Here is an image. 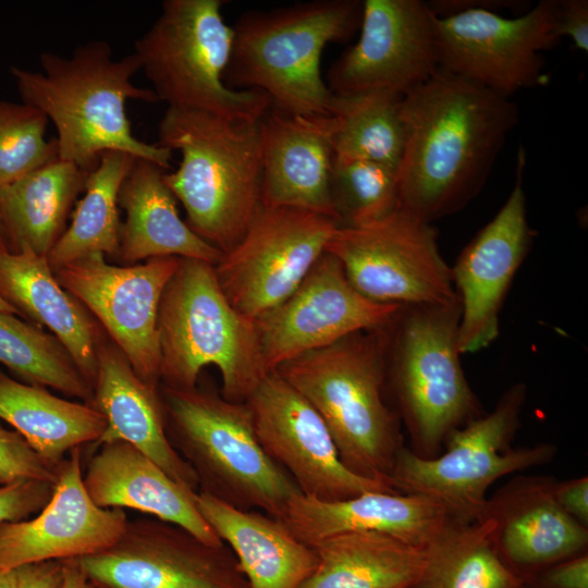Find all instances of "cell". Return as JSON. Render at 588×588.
<instances>
[{
  "label": "cell",
  "mask_w": 588,
  "mask_h": 588,
  "mask_svg": "<svg viewBox=\"0 0 588 588\" xmlns=\"http://www.w3.org/2000/svg\"><path fill=\"white\" fill-rule=\"evenodd\" d=\"M399 209L432 224L480 191L518 121L510 98L439 68L403 95Z\"/></svg>",
  "instance_id": "6da1fadb"
},
{
  "label": "cell",
  "mask_w": 588,
  "mask_h": 588,
  "mask_svg": "<svg viewBox=\"0 0 588 588\" xmlns=\"http://www.w3.org/2000/svg\"><path fill=\"white\" fill-rule=\"evenodd\" d=\"M41 71L11 66L22 101L42 111L57 130L58 158L91 172L100 156L119 150L169 169L172 151L135 137L127 99L157 102L152 89L133 85L140 70L134 53L113 59L105 40H90L69 57L39 56Z\"/></svg>",
  "instance_id": "7a4b0ae2"
},
{
  "label": "cell",
  "mask_w": 588,
  "mask_h": 588,
  "mask_svg": "<svg viewBox=\"0 0 588 588\" xmlns=\"http://www.w3.org/2000/svg\"><path fill=\"white\" fill-rule=\"evenodd\" d=\"M159 146L181 152L164 182L186 212V224L222 254L234 248L261 208L260 121L230 120L168 107Z\"/></svg>",
  "instance_id": "3957f363"
},
{
  "label": "cell",
  "mask_w": 588,
  "mask_h": 588,
  "mask_svg": "<svg viewBox=\"0 0 588 588\" xmlns=\"http://www.w3.org/2000/svg\"><path fill=\"white\" fill-rule=\"evenodd\" d=\"M362 12L359 0H313L242 13L224 84L258 90L290 117L324 115L333 94L321 76L322 52L355 35Z\"/></svg>",
  "instance_id": "277c9868"
},
{
  "label": "cell",
  "mask_w": 588,
  "mask_h": 588,
  "mask_svg": "<svg viewBox=\"0 0 588 588\" xmlns=\"http://www.w3.org/2000/svg\"><path fill=\"white\" fill-rule=\"evenodd\" d=\"M274 371L320 415L352 473L391 486L403 445L400 418L385 399L384 328L351 334Z\"/></svg>",
  "instance_id": "5b68a950"
},
{
  "label": "cell",
  "mask_w": 588,
  "mask_h": 588,
  "mask_svg": "<svg viewBox=\"0 0 588 588\" xmlns=\"http://www.w3.org/2000/svg\"><path fill=\"white\" fill-rule=\"evenodd\" d=\"M461 303L402 305L384 327L385 388L415 454L432 458L454 429L483 409L457 346Z\"/></svg>",
  "instance_id": "8992f818"
},
{
  "label": "cell",
  "mask_w": 588,
  "mask_h": 588,
  "mask_svg": "<svg viewBox=\"0 0 588 588\" xmlns=\"http://www.w3.org/2000/svg\"><path fill=\"white\" fill-rule=\"evenodd\" d=\"M158 333L160 385L193 389L212 365L221 395L243 403L269 373L255 321L231 305L209 262L180 258L160 299Z\"/></svg>",
  "instance_id": "52a82bcc"
},
{
  "label": "cell",
  "mask_w": 588,
  "mask_h": 588,
  "mask_svg": "<svg viewBox=\"0 0 588 588\" xmlns=\"http://www.w3.org/2000/svg\"><path fill=\"white\" fill-rule=\"evenodd\" d=\"M159 392L167 436L195 473L198 491L281 520L301 491L261 446L247 404L198 384L188 390L159 385Z\"/></svg>",
  "instance_id": "ba28073f"
},
{
  "label": "cell",
  "mask_w": 588,
  "mask_h": 588,
  "mask_svg": "<svg viewBox=\"0 0 588 588\" xmlns=\"http://www.w3.org/2000/svg\"><path fill=\"white\" fill-rule=\"evenodd\" d=\"M224 0H166L155 23L134 42L140 70L158 101L230 120L260 121L271 108L258 90L223 81L234 32L222 17Z\"/></svg>",
  "instance_id": "9c48e42d"
},
{
  "label": "cell",
  "mask_w": 588,
  "mask_h": 588,
  "mask_svg": "<svg viewBox=\"0 0 588 588\" xmlns=\"http://www.w3.org/2000/svg\"><path fill=\"white\" fill-rule=\"evenodd\" d=\"M524 383L513 384L494 408L454 429L445 452L424 458L402 448L389 482L401 493L421 494L439 502L458 523L483 517L489 487L502 476L550 462L556 448L549 443L513 448L526 400Z\"/></svg>",
  "instance_id": "30bf717a"
},
{
  "label": "cell",
  "mask_w": 588,
  "mask_h": 588,
  "mask_svg": "<svg viewBox=\"0 0 588 588\" xmlns=\"http://www.w3.org/2000/svg\"><path fill=\"white\" fill-rule=\"evenodd\" d=\"M326 252L340 261L351 284L372 301L439 304L457 297L436 229L400 209L368 225L339 226Z\"/></svg>",
  "instance_id": "8fae6325"
},
{
  "label": "cell",
  "mask_w": 588,
  "mask_h": 588,
  "mask_svg": "<svg viewBox=\"0 0 588 588\" xmlns=\"http://www.w3.org/2000/svg\"><path fill=\"white\" fill-rule=\"evenodd\" d=\"M338 228L320 213L261 206L240 243L215 265L225 297L255 321L298 287Z\"/></svg>",
  "instance_id": "7c38bea8"
},
{
  "label": "cell",
  "mask_w": 588,
  "mask_h": 588,
  "mask_svg": "<svg viewBox=\"0 0 588 588\" xmlns=\"http://www.w3.org/2000/svg\"><path fill=\"white\" fill-rule=\"evenodd\" d=\"M555 0H541L516 17L467 8L436 17L439 68L503 97L544 83L541 52L559 40Z\"/></svg>",
  "instance_id": "4fadbf2b"
},
{
  "label": "cell",
  "mask_w": 588,
  "mask_h": 588,
  "mask_svg": "<svg viewBox=\"0 0 588 588\" xmlns=\"http://www.w3.org/2000/svg\"><path fill=\"white\" fill-rule=\"evenodd\" d=\"M179 257L114 266L91 254L57 270L61 286L78 299L125 355L136 375L159 385L158 310Z\"/></svg>",
  "instance_id": "5bb4252c"
},
{
  "label": "cell",
  "mask_w": 588,
  "mask_h": 588,
  "mask_svg": "<svg viewBox=\"0 0 588 588\" xmlns=\"http://www.w3.org/2000/svg\"><path fill=\"white\" fill-rule=\"evenodd\" d=\"M76 561L98 588H249L224 543L155 517L128 519L114 543Z\"/></svg>",
  "instance_id": "9a60e30c"
},
{
  "label": "cell",
  "mask_w": 588,
  "mask_h": 588,
  "mask_svg": "<svg viewBox=\"0 0 588 588\" xmlns=\"http://www.w3.org/2000/svg\"><path fill=\"white\" fill-rule=\"evenodd\" d=\"M266 453L302 494L339 501L364 492H397L385 482L352 473L316 409L277 371L269 372L245 401Z\"/></svg>",
  "instance_id": "2e32d148"
},
{
  "label": "cell",
  "mask_w": 588,
  "mask_h": 588,
  "mask_svg": "<svg viewBox=\"0 0 588 588\" xmlns=\"http://www.w3.org/2000/svg\"><path fill=\"white\" fill-rule=\"evenodd\" d=\"M436 17L420 0L363 1L357 42L327 72L331 93L405 95L426 82L439 69Z\"/></svg>",
  "instance_id": "e0dca14e"
},
{
  "label": "cell",
  "mask_w": 588,
  "mask_h": 588,
  "mask_svg": "<svg viewBox=\"0 0 588 588\" xmlns=\"http://www.w3.org/2000/svg\"><path fill=\"white\" fill-rule=\"evenodd\" d=\"M401 306L360 294L324 252L284 302L255 320L267 370L351 334L382 329Z\"/></svg>",
  "instance_id": "ac0fdd59"
},
{
  "label": "cell",
  "mask_w": 588,
  "mask_h": 588,
  "mask_svg": "<svg viewBox=\"0 0 588 588\" xmlns=\"http://www.w3.org/2000/svg\"><path fill=\"white\" fill-rule=\"evenodd\" d=\"M516 161L515 183L505 203L451 267L461 303L457 335L461 355L483 350L499 336V318L506 294L532 243L524 192L526 151L523 147Z\"/></svg>",
  "instance_id": "d6986e66"
},
{
  "label": "cell",
  "mask_w": 588,
  "mask_h": 588,
  "mask_svg": "<svg viewBox=\"0 0 588 588\" xmlns=\"http://www.w3.org/2000/svg\"><path fill=\"white\" fill-rule=\"evenodd\" d=\"M128 522L123 509L95 504L83 483L82 446L58 466L48 503L30 518L0 524V569L81 559L117 541Z\"/></svg>",
  "instance_id": "ffe728a7"
},
{
  "label": "cell",
  "mask_w": 588,
  "mask_h": 588,
  "mask_svg": "<svg viewBox=\"0 0 588 588\" xmlns=\"http://www.w3.org/2000/svg\"><path fill=\"white\" fill-rule=\"evenodd\" d=\"M552 486L542 478L514 480L488 500L482 517L493 522L502 558L530 586L540 571L578 555L588 543L587 527L558 504Z\"/></svg>",
  "instance_id": "44dd1931"
},
{
  "label": "cell",
  "mask_w": 588,
  "mask_h": 588,
  "mask_svg": "<svg viewBox=\"0 0 588 588\" xmlns=\"http://www.w3.org/2000/svg\"><path fill=\"white\" fill-rule=\"evenodd\" d=\"M302 542L344 532H383L419 547L436 542L455 523L436 500L421 494L369 491L339 501L295 494L281 519Z\"/></svg>",
  "instance_id": "7402d4cb"
},
{
  "label": "cell",
  "mask_w": 588,
  "mask_h": 588,
  "mask_svg": "<svg viewBox=\"0 0 588 588\" xmlns=\"http://www.w3.org/2000/svg\"><path fill=\"white\" fill-rule=\"evenodd\" d=\"M159 385L140 379L125 355L105 333L97 348L90 404L105 416L107 427L96 445L125 441L147 455L173 480L198 491L195 473L167 436Z\"/></svg>",
  "instance_id": "603a6c76"
},
{
  "label": "cell",
  "mask_w": 588,
  "mask_h": 588,
  "mask_svg": "<svg viewBox=\"0 0 588 588\" xmlns=\"http://www.w3.org/2000/svg\"><path fill=\"white\" fill-rule=\"evenodd\" d=\"M97 448L83 470L84 487L95 504L136 510L177 525L209 544H223L197 509V491L173 480L125 441L106 442Z\"/></svg>",
  "instance_id": "cb8c5ba5"
},
{
  "label": "cell",
  "mask_w": 588,
  "mask_h": 588,
  "mask_svg": "<svg viewBox=\"0 0 588 588\" xmlns=\"http://www.w3.org/2000/svg\"><path fill=\"white\" fill-rule=\"evenodd\" d=\"M0 298L16 315L49 330L68 350L93 389L103 330L85 306L58 282L47 257L0 247Z\"/></svg>",
  "instance_id": "d4e9b609"
},
{
  "label": "cell",
  "mask_w": 588,
  "mask_h": 588,
  "mask_svg": "<svg viewBox=\"0 0 588 588\" xmlns=\"http://www.w3.org/2000/svg\"><path fill=\"white\" fill-rule=\"evenodd\" d=\"M196 505L232 551L249 588H299L314 573L318 556L286 525L261 511L241 510L203 491Z\"/></svg>",
  "instance_id": "484cf974"
},
{
  "label": "cell",
  "mask_w": 588,
  "mask_h": 588,
  "mask_svg": "<svg viewBox=\"0 0 588 588\" xmlns=\"http://www.w3.org/2000/svg\"><path fill=\"white\" fill-rule=\"evenodd\" d=\"M261 206L313 211L336 221L330 194L332 152L303 118L270 108L260 120Z\"/></svg>",
  "instance_id": "4316f807"
},
{
  "label": "cell",
  "mask_w": 588,
  "mask_h": 588,
  "mask_svg": "<svg viewBox=\"0 0 588 588\" xmlns=\"http://www.w3.org/2000/svg\"><path fill=\"white\" fill-rule=\"evenodd\" d=\"M166 169L136 158L124 177L118 204L121 223L115 258L134 265L158 257L198 259L216 265L222 253L195 234L177 212L176 198L164 182Z\"/></svg>",
  "instance_id": "83f0119b"
},
{
  "label": "cell",
  "mask_w": 588,
  "mask_h": 588,
  "mask_svg": "<svg viewBox=\"0 0 588 588\" xmlns=\"http://www.w3.org/2000/svg\"><path fill=\"white\" fill-rule=\"evenodd\" d=\"M90 172L56 159L0 188V226L8 250L47 257Z\"/></svg>",
  "instance_id": "f1b7e54d"
},
{
  "label": "cell",
  "mask_w": 588,
  "mask_h": 588,
  "mask_svg": "<svg viewBox=\"0 0 588 588\" xmlns=\"http://www.w3.org/2000/svg\"><path fill=\"white\" fill-rule=\"evenodd\" d=\"M310 548L318 565L299 588H415L430 546H415L383 532L354 531Z\"/></svg>",
  "instance_id": "f546056e"
},
{
  "label": "cell",
  "mask_w": 588,
  "mask_h": 588,
  "mask_svg": "<svg viewBox=\"0 0 588 588\" xmlns=\"http://www.w3.org/2000/svg\"><path fill=\"white\" fill-rule=\"evenodd\" d=\"M0 420L20 433L45 461L59 465L75 448L97 443L107 421L91 404L0 372Z\"/></svg>",
  "instance_id": "4dcf8cb0"
},
{
  "label": "cell",
  "mask_w": 588,
  "mask_h": 588,
  "mask_svg": "<svg viewBox=\"0 0 588 588\" xmlns=\"http://www.w3.org/2000/svg\"><path fill=\"white\" fill-rule=\"evenodd\" d=\"M402 98L391 91L333 94L324 115L303 119L323 137L334 159L366 160L397 169L406 139Z\"/></svg>",
  "instance_id": "1f68e13d"
},
{
  "label": "cell",
  "mask_w": 588,
  "mask_h": 588,
  "mask_svg": "<svg viewBox=\"0 0 588 588\" xmlns=\"http://www.w3.org/2000/svg\"><path fill=\"white\" fill-rule=\"evenodd\" d=\"M135 159L119 150L100 156L70 225L47 256L52 271L91 254L117 257L121 231L118 195Z\"/></svg>",
  "instance_id": "d6a6232c"
},
{
  "label": "cell",
  "mask_w": 588,
  "mask_h": 588,
  "mask_svg": "<svg viewBox=\"0 0 588 588\" xmlns=\"http://www.w3.org/2000/svg\"><path fill=\"white\" fill-rule=\"evenodd\" d=\"M492 531L490 518L453 523L430 546L415 588H530L502 558Z\"/></svg>",
  "instance_id": "836d02e7"
},
{
  "label": "cell",
  "mask_w": 588,
  "mask_h": 588,
  "mask_svg": "<svg viewBox=\"0 0 588 588\" xmlns=\"http://www.w3.org/2000/svg\"><path fill=\"white\" fill-rule=\"evenodd\" d=\"M0 364L22 382L50 388L90 404L93 389L50 332L0 311Z\"/></svg>",
  "instance_id": "e575fe53"
},
{
  "label": "cell",
  "mask_w": 588,
  "mask_h": 588,
  "mask_svg": "<svg viewBox=\"0 0 588 588\" xmlns=\"http://www.w3.org/2000/svg\"><path fill=\"white\" fill-rule=\"evenodd\" d=\"M330 194L339 226H364L399 210L397 169L332 157Z\"/></svg>",
  "instance_id": "d590c367"
},
{
  "label": "cell",
  "mask_w": 588,
  "mask_h": 588,
  "mask_svg": "<svg viewBox=\"0 0 588 588\" xmlns=\"http://www.w3.org/2000/svg\"><path fill=\"white\" fill-rule=\"evenodd\" d=\"M48 121L34 106L0 99V188L59 159L56 138H45Z\"/></svg>",
  "instance_id": "8d00e7d4"
},
{
  "label": "cell",
  "mask_w": 588,
  "mask_h": 588,
  "mask_svg": "<svg viewBox=\"0 0 588 588\" xmlns=\"http://www.w3.org/2000/svg\"><path fill=\"white\" fill-rule=\"evenodd\" d=\"M58 466L45 461L26 440L0 420V485L44 481L54 485Z\"/></svg>",
  "instance_id": "74e56055"
},
{
  "label": "cell",
  "mask_w": 588,
  "mask_h": 588,
  "mask_svg": "<svg viewBox=\"0 0 588 588\" xmlns=\"http://www.w3.org/2000/svg\"><path fill=\"white\" fill-rule=\"evenodd\" d=\"M54 485L20 481L0 486V524L17 522L37 514L50 500Z\"/></svg>",
  "instance_id": "f35d334b"
},
{
  "label": "cell",
  "mask_w": 588,
  "mask_h": 588,
  "mask_svg": "<svg viewBox=\"0 0 588 588\" xmlns=\"http://www.w3.org/2000/svg\"><path fill=\"white\" fill-rule=\"evenodd\" d=\"M554 33L567 36L576 48L588 51V1L555 0Z\"/></svg>",
  "instance_id": "ab89813d"
},
{
  "label": "cell",
  "mask_w": 588,
  "mask_h": 588,
  "mask_svg": "<svg viewBox=\"0 0 588 588\" xmlns=\"http://www.w3.org/2000/svg\"><path fill=\"white\" fill-rule=\"evenodd\" d=\"M535 581L538 588H588V555L563 560L540 573Z\"/></svg>",
  "instance_id": "60d3db41"
},
{
  "label": "cell",
  "mask_w": 588,
  "mask_h": 588,
  "mask_svg": "<svg viewBox=\"0 0 588 588\" xmlns=\"http://www.w3.org/2000/svg\"><path fill=\"white\" fill-rule=\"evenodd\" d=\"M552 492L558 504L584 526L588 524L587 476L553 483Z\"/></svg>",
  "instance_id": "b9f144b4"
},
{
  "label": "cell",
  "mask_w": 588,
  "mask_h": 588,
  "mask_svg": "<svg viewBox=\"0 0 588 588\" xmlns=\"http://www.w3.org/2000/svg\"><path fill=\"white\" fill-rule=\"evenodd\" d=\"M17 569L16 588H62V561H46L22 565Z\"/></svg>",
  "instance_id": "7bdbcfd3"
},
{
  "label": "cell",
  "mask_w": 588,
  "mask_h": 588,
  "mask_svg": "<svg viewBox=\"0 0 588 588\" xmlns=\"http://www.w3.org/2000/svg\"><path fill=\"white\" fill-rule=\"evenodd\" d=\"M63 562V586L62 588H98L83 572L76 559Z\"/></svg>",
  "instance_id": "ee69618b"
},
{
  "label": "cell",
  "mask_w": 588,
  "mask_h": 588,
  "mask_svg": "<svg viewBox=\"0 0 588 588\" xmlns=\"http://www.w3.org/2000/svg\"><path fill=\"white\" fill-rule=\"evenodd\" d=\"M17 569H0V588H16Z\"/></svg>",
  "instance_id": "f6af8a7d"
},
{
  "label": "cell",
  "mask_w": 588,
  "mask_h": 588,
  "mask_svg": "<svg viewBox=\"0 0 588 588\" xmlns=\"http://www.w3.org/2000/svg\"><path fill=\"white\" fill-rule=\"evenodd\" d=\"M0 311L9 313V314H15L14 309L8 305L4 301L0 298Z\"/></svg>",
  "instance_id": "bcb514c9"
},
{
  "label": "cell",
  "mask_w": 588,
  "mask_h": 588,
  "mask_svg": "<svg viewBox=\"0 0 588 588\" xmlns=\"http://www.w3.org/2000/svg\"><path fill=\"white\" fill-rule=\"evenodd\" d=\"M0 247L8 249L7 242H5L4 234L1 226H0Z\"/></svg>",
  "instance_id": "7dc6e473"
}]
</instances>
